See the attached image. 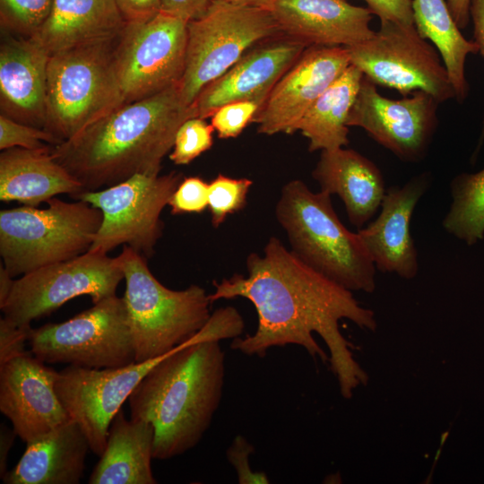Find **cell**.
Here are the masks:
<instances>
[{"instance_id":"6da1fadb","label":"cell","mask_w":484,"mask_h":484,"mask_svg":"<svg viewBox=\"0 0 484 484\" xmlns=\"http://www.w3.org/2000/svg\"><path fill=\"white\" fill-rule=\"evenodd\" d=\"M247 275L234 274L213 281L211 303L238 297L248 299L257 314L254 334L237 337L230 348L264 358L272 347L295 344L318 357L338 379L341 394L352 396L359 385H367V374L354 359V345L339 329L341 319H349L361 329L376 331L371 309L340 286L301 262L277 238L272 237L263 255L246 258Z\"/></svg>"},{"instance_id":"7a4b0ae2","label":"cell","mask_w":484,"mask_h":484,"mask_svg":"<svg viewBox=\"0 0 484 484\" xmlns=\"http://www.w3.org/2000/svg\"><path fill=\"white\" fill-rule=\"evenodd\" d=\"M245 327L233 307L215 310L191 339L164 356L130 394L131 419L154 428L153 458L171 459L194 448L218 410L225 378L220 341Z\"/></svg>"},{"instance_id":"3957f363","label":"cell","mask_w":484,"mask_h":484,"mask_svg":"<svg viewBox=\"0 0 484 484\" xmlns=\"http://www.w3.org/2000/svg\"><path fill=\"white\" fill-rule=\"evenodd\" d=\"M198 117L185 102L179 84L124 103L73 137L51 147V154L82 186L96 191L136 174L159 175L176 134Z\"/></svg>"},{"instance_id":"277c9868","label":"cell","mask_w":484,"mask_h":484,"mask_svg":"<svg viewBox=\"0 0 484 484\" xmlns=\"http://www.w3.org/2000/svg\"><path fill=\"white\" fill-rule=\"evenodd\" d=\"M275 215L301 262L350 291L374 292L376 268L359 233L338 218L330 194L291 180L281 189Z\"/></svg>"},{"instance_id":"5b68a950","label":"cell","mask_w":484,"mask_h":484,"mask_svg":"<svg viewBox=\"0 0 484 484\" xmlns=\"http://www.w3.org/2000/svg\"><path fill=\"white\" fill-rule=\"evenodd\" d=\"M124 272L128 322L135 361L163 356L191 339L209 320L206 290L195 284L173 290L151 273L145 257L124 246L117 256Z\"/></svg>"},{"instance_id":"8992f818","label":"cell","mask_w":484,"mask_h":484,"mask_svg":"<svg viewBox=\"0 0 484 484\" xmlns=\"http://www.w3.org/2000/svg\"><path fill=\"white\" fill-rule=\"evenodd\" d=\"M46 203L0 212L2 264L13 277L85 254L101 225V211L85 201Z\"/></svg>"},{"instance_id":"52a82bcc","label":"cell","mask_w":484,"mask_h":484,"mask_svg":"<svg viewBox=\"0 0 484 484\" xmlns=\"http://www.w3.org/2000/svg\"><path fill=\"white\" fill-rule=\"evenodd\" d=\"M118 37L49 56L44 129L61 143L123 104L115 67Z\"/></svg>"},{"instance_id":"ba28073f","label":"cell","mask_w":484,"mask_h":484,"mask_svg":"<svg viewBox=\"0 0 484 484\" xmlns=\"http://www.w3.org/2000/svg\"><path fill=\"white\" fill-rule=\"evenodd\" d=\"M281 34L270 10L212 0L187 22L186 66L179 83L185 102L196 97L255 45Z\"/></svg>"},{"instance_id":"9c48e42d","label":"cell","mask_w":484,"mask_h":484,"mask_svg":"<svg viewBox=\"0 0 484 484\" xmlns=\"http://www.w3.org/2000/svg\"><path fill=\"white\" fill-rule=\"evenodd\" d=\"M30 352L45 363L87 368L135 363V350L123 298L113 295L71 319L30 332Z\"/></svg>"},{"instance_id":"30bf717a","label":"cell","mask_w":484,"mask_h":484,"mask_svg":"<svg viewBox=\"0 0 484 484\" xmlns=\"http://www.w3.org/2000/svg\"><path fill=\"white\" fill-rule=\"evenodd\" d=\"M183 180L180 173L136 174L102 190L84 191L74 197L99 209L102 222L89 251L108 254L117 246L131 247L151 257L162 236L160 214Z\"/></svg>"},{"instance_id":"8fae6325","label":"cell","mask_w":484,"mask_h":484,"mask_svg":"<svg viewBox=\"0 0 484 484\" xmlns=\"http://www.w3.org/2000/svg\"><path fill=\"white\" fill-rule=\"evenodd\" d=\"M380 22L371 38L347 48L350 64L376 85L393 89L402 97L422 91L438 103L455 98L439 52L416 27Z\"/></svg>"},{"instance_id":"7c38bea8","label":"cell","mask_w":484,"mask_h":484,"mask_svg":"<svg viewBox=\"0 0 484 484\" xmlns=\"http://www.w3.org/2000/svg\"><path fill=\"white\" fill-rule=\"evenodd\" d=\"M123 279L117 257L88 251L22 275L0 308L15 325L28 326L76 297L87 295L94 304L116 295Z\"/></svg>"},{"instance_id":"4fadbf2b","label":"cell","mask_w":484,"mask_h":484,"mask_svg":"<svg viewBox=\"0 0 484 484\" xmlns=\"http://www.w3.org/2000/svg\"><path fill=\"white\" fill-rule=\"evenodd\" d=\"M187 22L159 12L126 23L115 47V67L123 104L180 83L186 66Z\"/></svg>"},{"instance_id":"5bb4252c","label":"cell","mask_w":484,"mask_h":484,"mask_svg":"<svg viewBox=\"0 0 484 484\" xmlns=\"http://www.w3.org/2000/svg\"><path fill=\"white\" fill-rule=\"evenodd\" d=\"M438 102L422 91L392 99L363 75L347 125L358 126L405 162L424 159L437 127Z\"/></svg>"},{"instance_id":"9a60e30c","label":"cell","mask_w":484,"mask_h":484,"mask_svg":"<svg viewBox=\"0 0 484 484\" xmlns=\"http://www.w3.org/2000/svg\"><path fill=\"white\" fill-rule=\"evenodd\" d=\"M165 355L122 367L99 369L69 365L58 372L56 393L70 419L82 428L93 454H103L115 415Z\"/></svg>"},{"instance_id":"2e32d148","label":"cell","mask_w":484,"mask_h":484,"mask_svg":"<svg viewBox=\"0 0 484 484\" xmlns=\"http://www.w3.org/2000/svg\"><path fill=\"white\" fill-rule=\"evenodd\" d=\"M350 65L343 47H308L277 82L252 123L266 135L292 134L319 96Z\"/></svg>"},{"instance_id":"e0dca14e","label":"cell","mask_w":484,"mask_h":484,"mask_svg":"<svg viewBox=\"0 0 484 484\" xmlns=\"http://www.w3.org/2000/svg\"><path fill=\"white\" fill-rule=\"evenodd\" d=\"M57 375L31 352L0 365V411L25 444L70 420L55 391Z\"/></svg>"},{"instance_id":"ac0fdd59","label":"cell","mask_w":484,"mask_h":484,"mask_svg":"<svg viewBox=\"0 0 484 484\" xmlns=\"http://www.w3.org/2000/svg\"><path fill=\"white\" fill-rule=\"evenodd\" d=\"M306 48L284 34L255 45L221 76L203 88L194 102L198 117H211L219 108L235 101L251 100L261 108L277 82Z\"/></svg>"},{"instance_id":"d6986e66","label":"cell","mask_w":484,"mask_h":484,"mask_svg":"<svg viewBox=\"0 0 484 484\" xmlns=\"http://www.w3.org/2000/svg\"><path fill=\"white\" fill-rule=\"evenodd\" d=\"M428 185L429 178L420 175L402 186H390L386 189L377 218L358 230L380 272L395 273L405 280L416 277L419 261L411 234V220Z\"/></svg>"},{"instance_id":"ffe728a7","label":"cell","mask_w":484,"mask_h":484,"mask_svg":"<svg viewBox=\"0 0 484 484\" xmlns=\"http://www.w3.org/2000/svg\"><path fill=\"white\" fill-rule=\"evenodd\" d=\"M271 12L281 33L307 48H349L375 33L369 9L346 0H276Z\"/></svg>"},{"instance_id":"44dd1931","label":"cell","mask_w":484,"mask_h":484,"mask_svg":"<svg viewBox=\"0 0 484 484\" xmlns=\"http://www.w3.org/2000/svg\"><path fill=\"white\" fill-rule=\"evenodd\" d=\"M49 55L30 37L3 39L0 50L1 107L18 122L45 125Z\"/></svg>"},{"instance_id":"7402d4cb","label":"cell","mask_w":484,"mask_h":484,"mask_svg":"<svg viewBox=\"0 0 484 484\" xmlns=\"http://www.w3.org/2000/svg\"><path fill=\"white\" fill-rule=\"evenodd\" d=\"M312 177L321 191L341 198L349 220L358 229L375 215L386 192L376 165L359 152L344 147L321 151Z\"/></svg>"},{"instance_id":"603a6c76","label":"cell","mask_w":484,"mask_h":484,"mask_svg":"<svg viewBox=\"0 0 484 484\" xmlns=\"http://www.w3.org/2000/svg\"><path fill=\"white\" fill-rule=\"evenodd\" d=\"M89 442L73 420L26 444L18 463L2 477L4 484H78Z\"/></svg>"},{"instance_id":"cb8c5ba5","label":"cell","mask_w":484,"mask_h":484,"mask_svg":"<svg viewBox=\"0 0 484 484\" xmlns=\"http://www.w3.org/2000/svg\"><path fill=\"white\" fill-rule=\"evenodd\" d=\"M125 26L115 0H54L48 16L30 38L51 56L116 39Z\"/></svg>"},{"instance_id":"d4e9b609","label":"cell","mask_w":484,"mask_h":484,"mask_svg":"<svg viewBox=\"0 0 484 484\" xmlns=\"http://www.w3.org/2000/svg\"><path fill=\"white\" fill-rule=\"evenodd\" d=\"M82 185L51 154V147H13L0 154V200L37 207L57 194L73 198Z\"/></svg>"},{"instance_id":"484cf974","label":"cell","mask_w":484,"mask_h":484,"mask_svg":"<svg viewBox=\"0 0 484 484\" xmlns=\"http://www.w3.org/2000/svg\"><path fill=\"white\" fill-rule=\"evenodd\" d=\"M154 428L146 421L127 419L122 410L108 428L103 454L89 484H155L151 471Z\"/></svg>"},{"instance_id":"4316f807","label":"cell","mask_w":484,"mask_h":484,"mask_svg":"<svg viewBox=\"0 0 484 484\" xmlns=\"http://www.w3.org/2000/svg\"><path fill=\"white\" fill-rule=\"evenodd\" d=\"M363 75L350 64L306 113L298 131L308 139L310 151L334 150L349 144L347 120Z\"/></svg>"},{"instance_id":"83f0119b","label":"cell","mask_w":484,"mask_h":484,"mask_svg":"<svg viewBox=\"0 0 484 484\" xmlns=\"http://www.w3.org/2000/svg\"><path fill=\"white\" fill-rule=\"evenodd\" d=\"M413 22L419 35L432 41L446 68L457 101L468 96L465 61L479 53L477 44L466 39L445 0H412Z\"/></svg>"},{"instance_id":"f1b7e54d","label":"cell","mask_w":484,"mask_h":484,"mask_svg":"<svg viewBox=\"0 0 484 484\" xmlns=\"http://www.w3.org/2000/svg\"><path fill=\"white\" fill-rule=\"evenodd\" d=\"M450 187L453 200L443 228L467 245H474L484 238V169L455 177Z\"/></svg>"},{"instance_id":"f546056e","label":"cell","mask_w":484,"mask_h":484,"mask_svg":"<svg viewBox=\"0 0 484 484\" xmlns=\"http://www.w3.org/2000/svg\"><path fill=\"white\" fill-rule=\"evenodd\" d=\"M252 185L249 178H233L221 173L209 183L208 208L214 228L220 226L229 215L246 206Z\"/></svg>"},{"instance_id":"4dcf8cb0","label":"cell","mask_w":484,"mask_h":484,"mask_svg":"<svg viewBox=\"0 0 484 484\" xmlns=\"http://www.w3.org/2000/svg\"><path fill=\"white\" fill-rule=\"evenodd\" d=\"M214 128L198 117L186 120L178 128L169 160L176 165H186L210 150Z\"/></svg>"},{"instance_id":"1f68e13d","label":"cell","mask_w":484,"mask_h":484,"mask_svg":"<svg viewBox=\"0 0 484 484\" xmlns=\"http://www.w3.org/2000/svg\"><path fill=\"white\" fill-rule=\"evenodd\" d=\"M2 21L21 35L30 37L45 22L54 0H0Z\"/></svg>"},{"instance_id":"d6a6232c","label":"cell","mask_w":484,"mask_h":484,"mask_svg":"<svg viewBox=\"0 0 484 484\" xmlns=\"http://www.w3.org/2000/svg\"><path fill=\"white\" fill-rule=\"evenodd\" d=\"M47 143L56 145L61 142L47 130L18 122L3 114L0 116V149L20 147L30 150L45 149Z\"/></svg>"},{"instance_id":"836d02e7","label":"cell","mask_w":484,"mask_h":484,"mask_svg":"<svg viewBox=\"0 0 484 484\" xmlns=\"http://www.w3.org/2000/svg\"><path fill=\"white\" fill-rule=\"evenodd\" d=\"M260 105L251 100L235 101L219 108L211 117V124L221 139L238 136L253 119Z\"/></svg>"},{"instance_id":"e575fe53","label":"cell","mask_w":484,"mask_h":484,"mask_svg":"<svg viewBox=\"0 0 484 484\" xmlns=\"http://www.w3.org/2000/svg\"><path fill=\"white\" fill-rule=\"evenodd\" d=\"M209 183L200 177L183 178L172 194L169 204L171 213H201L208 208Z\"/></svg>"},{"instance_id":"d590c367","label":"cell","mask_w":484,"mask_h":484,"mask_svg":"<svg viewBox=\"0 0 484 484\" xmlns=\"http://www.w3.org/2000/svg\"><path fill=\"white\" fill-rule=\"evenodd\" d=\"M255 452L254 445L243 436H236L226 451L229 462L235 469L239 484H268L267 474L254 471L249 463V457Z\"/></svg>"},{"instance_id":"8d00e7d4","label":"cell","mask_w":484,"mask_h":484,"mask_svg":"<svg viewBox=\"0 0 484 484\" xmlns=\"http://www.w3.org/2000/svg\"><path fill=\"white\" fill-rule=\"evenodd\" d=\"M30 325L18 326L5 317L0 319V365L9 359L26 353Z\"/></svg>"},{"instance_id":"74e56055","label":"cell","mask_w":484,"mask_h":484,"mask_svg":"<svg viewBox=\"0 0 484 484\" xmlns=\"http://www.w3.org/2000/svg\"><path fill=\"white\" fill-rule=\"evenodd\" d=\"M372 14L381 21L414 25L412 0H365Z\"/></svg>"},{"instance_id":"f35d334b","label":"cell","mask_w":484,"mask_h":484,"mask_svg":"<svg viewBox=\"0 0 484 484\" xmlns=\"http://www.w3.org/2000/svg\"><path fill=\"white\" fill-rule=\"evenodd\" d=\"M212 0H160V12L189 22L202 16Z\"/></svg>"},{"instance_id":"ab89813d","label":"cell","mask_w":484,"mask_h":484,"mask_svg":"<svg viewBox=\"0 0 484 484\" xmlns=\"http://www.w3.org/2000/svg\"><path fill=\"white\" fill-rule=\"evenodd\" d=\"M126 23L146 21L160 12V0H115Z\"/></svg>"},{"instance_id":"60d3db41","label":"cell","mask_w":484,"mask_h":484,"mask_svg":"<svg viewBox=\"0 0 484 484\" xmlns=\"http://www.w3.org/2000/svg\"><path fill=\"white\" fill-rule=\"evenodd\" d=\"M470 17L473 22V41L484 56V0H471Z\"/></svg>"},{"instance_id":"b9f144b4","label":"cell","mask_w":484,"mask_h":484,"mask_svg":"<svg viewBox=\"0 0 484 484\" xmlns=\"http://www.w3.org/2000/svg\"><path fill=\"white\" fill-rule=\"evenodd\" d=\"M17 436L13 428H8L5 424L0 425V476L1 478L8 471L7 461L10 450Z\"/></svg>"},{"instance_id":"7bdbcfd3","label":"cell","mask_w":484,"mask_h":484,"mask_svg":"<svg viewBox=\"0 0 484 484\" xmlns=\"http://www.w3.org/2000/svg\"><path fill=\"white\" fill-rule=\"evenodd\" d=\"M471 0H447L449 11L459 29L467 27L470 22Z\"/></svg>"},{"instance_id":"ee69618b","label":"cell","mask_w":484,"mask_h":484,"mask_svg":"<svg viewBox=\"0 0 484 484\" xmlns=\"http://www.w3.org/2000/svg\"><path fill=\"white\" fill-rule=\"evenodd\" d=\"M4 268L3 264L0 265V306H2L8 298L15 280Z\"/></svg>"},{"instance_id":"f6af8a7d","label":"cell","mask_w":484,"mask_h":484,"mask_svg":"<svg viewBox=\"0 0 484 484\" xmlns=\"http://www.w3.org/2000/svg\"><path fill=\"white\" fill-rule=\"evenodd\" d=\"M238 4L272 10L276 0H225Z\"/></svg>"},{"instance_id":"bcb514c9","label":"cell","mask_w":484,"mask_h":484,"mask_svg":"<svg viewBox=\"0 0 484 484\" xmlns=\"http://www.w3.org/2000/svg\"><path fill=\"white\" fill-rule=\"evenodd\" d=\"M365 1V0H364Z\"/></svg>"}]
</instances>
